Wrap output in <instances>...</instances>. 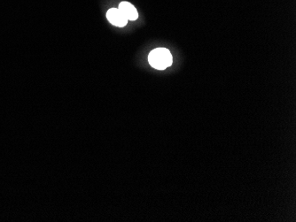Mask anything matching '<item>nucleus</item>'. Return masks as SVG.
Listing matches in <instances>:
<instances>
[{
  "mask_svg": "<svg viewBox=\"0 0 296 222\" xmlns=\"http://www.w3.org/2000/svg\"><path fill=\"white\" fill-rule=\"evenodd\" d=\"M107 18L109 22L117 27H124L128 23V19L124 15H122L120 10L118 8H111L108 10L107 13Z\"/></svg>",
  "mask_w": 296,
  "mask_h": 222,
  "instance_id": "obj_2",
  "label": "nucleus"
},
{
  "mask_svg": "<svg viewBox=\"0 0 296 222\" xmlns=\"http://www.w3.org/2000/svg\"><path fill=\"white\" fill-rule=\"evenodd\" d=\"M148 61L153 68L164 70L172 65L173 58L168 49L157 48L151 52L148 56Z\"/></svg>",
  "mask_w": 296,
  "mask_h": 222,
  "instance_id": "obj_1",
  "label": "nucleus"
},
{
  "mask_svg": "<svg viewBox=\"0 0 296 222\" xmlns=\"http://www.w3.org/2000/svg\"><path fill=\"white\" fill-rule=\"evenodd\" d=\"M118 9L121 11L122 15L126 17L128 20H136L138 17V11L135 8V6L131 5V3H129V2H125V1L121 2Z\"/></svg>",
  "mask_w": 296,
  "mask_h": 222,
  "instance_id": "obj_3",
  "label": "nucleus"
}]
</instances>
